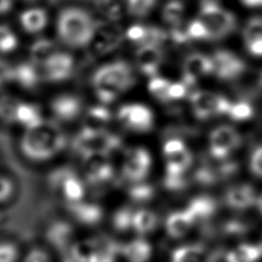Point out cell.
Listing matches in <instances>:
<instances>
[{
    "label": "cell",
    "mask_w": 262,
    "mask_h": 262,
    "mask_svg": "<svg viewBox=\"0 0 262 262\" xmlns=\"http://www.w3.org/2000/svg\"><path fill=\"white\" fill-rule=\"evenodd\" d=\"M55 30L58 39L64 45L83 48L95 39L97 25L87 10L78 6H67L56 16Z\"/></svg>",
    "instance_id": "6da1fadb"
},
{
    "label": "cell",
    "mask_w": 262,
    "mask_h": 262,
    "mask_svg": "<svg viewBox=\"0 0 262 262\" xmlns=\"http://www.w3.org/2000/svg\"><path fill=\"white\" fill-rule=\"evenodd\" d=\"M135 82L131 67L124 60H115L99 67L93 74L92 84L97 98L110 103L130 89Z\"/></svg>",
    "instance_id": "7a4b0ae2"
},
{
    "label": "cell",
    "mask_w": 262,
    "mask_h": 262,
    "mask_svg": "<svg viewBox=\"0 0 262 262\" xmlns=\"http://www.w3.org/2000/svg\"><path fill=\"white\" fill-rule=\"evenodd\" d=\"M64 144L66 137L61 129L55 123L47 121L27 129L20 140L21 151L34 161H45L54 157Z\"/></svg>",
    "instance_id": "3957f363"
},
{
    "label": "cell",
    "mask_w": 262,
    "mask_h": 262,
    "mask_svg": "<svg viewBox=\"0 0 262 262\" xmlns=\"http://www.w3.org/2000/svg\"><path fill=\"white\" fill-rule=\"evenodd\" d=\"M199 18L208 30L209 40L223 39L236 28V18L233 13L214 1L202 3Z\"/></svg>",
    "instance_id": "277c9868"
},
{
    "label": "cell",
    "mask_w": 262,
    "mask_h": 262,
    "mask_svg": "<svg viewBox=\"0 0 262 262\" xmlns=\"http://www.w3.org/2000/svg\"><path fill=\"white\" fill-rule=\"evenodd\" d=\"M121 145V139L110 132L82 129L74 139V148L83 157L93 154L107 155Z\"/></svg>",
    "instance_id": "5b68a950"
},
{
    "label": "cell",
    "mask_w": 262,
    "mask_h": 262,
    "mask_svg": "<svg viewBox=\"0 0 262 262\" xmlns=\"http://www.w3.org/2000/svg\"><path fill=\"white\" fill-rule=\"evenodd\" d=\"M189 100L194 116L201 120L227 114L231 106V102L224 96L206 90L192 92Z\"/></svg>",
    "instance_id": "8992f818"
},
{
    "label": "cell",
    "mask_w": 262,
    "mask_h": 262,
    "mask_svg": "<svg viewBox=\"0 0 262 262\" xmlns=\"http://www.w3.org/2000/svg\"><path fill=\"white\" fill-rule=\"evenodd\" d=\"M118 120L127 129L134 132H147L154 127L155 117L152 111L142 103H127L117 113Z\"/></svg>",
    "instance_id": "52a82bcc"
},
{
    "label": "cell",
    "mask_w": 262,
    "mask_h": 262,
    "mask_svg": "<svg viewBox=\"0 0 262 262\" xmlns=\"http://www.w3.org/2000/svg\"><path fill=\"white\" fill-rule=\"evenodd\" d=\"M241 136L238 132L227 125L215 128L209 138L210 152L214 159H225L228 155L238 147Z\"/></svg>",
    "instance_id": "ba28073f"
},
{
    "label": "cell",
    "mask_w": 262,
    "mask_h": 262,
    "mask_svg": "<svg viewBox=\"0 0 262 262\" xmlns=\"http://www.w3.org/2000/svg\"><path fill=\"white\" fill-rule=\"evenodd\" d=\"M151 166V157L144 147L136 146L127 151L123 173L132 182L142 181L148 174Z\"/></svg>",
    "instance_id": "9c48e42d"
},
{
    "label": "cell",
    "mask_w": 262,
    "mask_h": 262,
    "mask_svg": "<svg viewBox=\"0 0 262 262\" xmlns=\"http://www.w3.org/2000/svg\"><path fill=\"white\" fill-rule=\"evenodd\" d=\"M214 64L213 74L219 79L230 80L241 76L246 70L245 61L232 51L220 49L211 56Z\"/></svg>",
    "instance_id": "30bf717a"
},
{
    "label": "cell",
    "mask_w": 262,
    "mask_h": 262,
    "mask_svg": "<svg viewBox=\"0 0 262 262\" xmlns=\"http://www.w3.org/2000/svg\"><path fill=\"white\" fill-rule=\"evenodd\" d=\"M214 64L211 56L194 52L187 55L182 64L183 82L187 85H193L200 78L213 74Z\"/></svg>",
    "instance_id": "8fae6325"
},
{
    "label": "cell",
    "mask_w": 262,
    "mask_h": 262,
    "mask_svg": "<svg viewBox=\"0 0 262 262\" xmlns=\"http://www.w3.org/2000/svg\"><path fill=\"white\" fill-rule=\"evenodd\" d=\"M42 67L47 80L61 82L71 77L74 70V58L67 52L56 50Z\"/></svg>",
    "instance_id": "7c38bea8"
},
{
    "label": "cell",
    "mask_w": 262,
    "mask_h": 262,
    "mask_svg": "<svg viewBox=\"0 0 262 262\" xmlns=\"http://www.w3.org/2000/svg\"><path fill=\"white\" fill-rule=\"evenodd\" d=\"M52 184L60 188L69 203L80 202L84 198L85 188L82 181L75 173L68 169L57 171L52 176Z\"/></svg>",
    "instance_id": "4fadbf2b"
},
{
    "label": "cell",
    "mask_w": 262,
    "mask_h": 262,
    "mask_svg": "<svg viewBox=\"0 0 262 262\" xmlns=\"http://www.w3.org/2000/svg\"><path fill=\"white\" fill-rule=\"evenodd\" d=\"M87 179L90 183L99 184L113 177L114 169L105 154H93L84 157Z\"/></svg>",
    "instance_id": "5bb4252c"
},
{
    "label": "cell",
    "mask_w": 262,
    "mask_h": 262,
    "mask_svg": "<svg viewBox=\"0 0 262 262\" xmlns=\"http://www.w3.org/2000/svg\"><path fill=\"white\" fill-rule=\"evenodd\" d=\"M163 61V52L159 45H141L136 52V63L142 74L151 78Z\"/></svg>",
    "instance_id": "9a60e30c"
},
{
    "label": "cell",
    "mask_w": 262,
    "mask_h": 262,
    "mask_svg": "<svg viewBox=\"0 0 262 262\" xmlns=\"http://www.w3.org/2000/svg\"><path fill=\"white\" fill-rule=\"evenodd\" d=\"M54 117L63 122H70L79 117L82 112V102L73 94L56 96L50 104Z\"/></svg>",
    "instance_id": "2e32d148"
},
{
    "label": "cell",
    "mask_w": 262,
    "mask_h": 262,
    "mask_svg": "<svg viewBox=\"0 0 262 262\" xmlns=\"http://www.w3.org/2000/svg\"><path fill=\"white\" fill-rule=\"evenodd\" d=\"M227 205L234 209H245L256 204L257 198L254 188L246 183L230 187L225 194Z\"/></svg>",
    "instance_id": "e0dca14e"
},
{
    "label": "cell",
    "mask_w": 262,
    "mask_h": 262,
    "mask_svg": "<svg viewBox=\"0 0 262 262\" xmlns=\"http://www.w3.org/2000/svg\"><path fill=\"white\" fill-rule=\"evenodd\" d=\"M69 210L72 215L84 225H95L102 219V210L99 206L91 203H69Z\"/></svg>",
    "instance_id": "ac0fdd59"
},
{
    "label": "cell",
    "mask_w": 262,
    "mask_h": 262,
    "mask_svg": "<svg viewBox=\"0 0 262 262\" xmlns=\"http://www.w3.org/2000/svg\"><path fill=\"white\" fill-rule=\"evenodd\" d=\"M19 23L27 33L38 34L46 28L48 15L41 7H31L20 13Z\"/></svg>",
    "instance_id": "d6986e66"
},
{
    "label": "cell",
    "mask_w": 262,
    "mask_h": 262,
    "mask_svg": "<svg viewBox=\"0 0 262 262\" xmlns=\"http://www.w3.org/2000/svg\"><path fill=\"white\" fill-rule=\"evenodd\" d=\"M194 223V219L187 210L171 213L166 220L167 233L173 238L184 236Z\"/></svg>",
    "instance_id": "ffe728a7"
},
{
    "label": "cell",
    "mask_w": 262,
    "mask_h": 262,
    "mask_svg": "<svg viewBox=\"0 0 262 262\" xmlns=\"http://www.w3.org/2000/svg\"><path fill=\"white\" fill-rule=\"evenodd\" d=\"M74 262H98L99 248L96 238L75 243L69 253Z\"/></svg>",
    "instance_id": "44dd1931"
},
{
    "label": "cell",
    "mask_w": 262,
    "mask_h": 262,
    "mask_svg": "<svg viewBox=\"0 0 262 262\" xmlns=\"http://www.w3.org/2000/svg\"><path fill=\"white\" fill-rule=\"evenodd\" d=\"M112 120V114L103 105H94L88 108L84 116L83 129L89 131H105V127Z\"/></svg>",
    "instance_id": "7402d4cb"
},
{
    "label": "cell",
    "mask_w": 262,
    "mask_h": 262,
    "mask_svg": "<svg viewBox=\"0 0 262 262\" xmlns=\"http://www.w3.org/2000/svg\"><path fill=\"white\" fill-rule=\"evenodd\" d=\"M128 262H147L151 256V246L142 238H136L121 248Z\"/></svg>",
    "instance_id": "603a6c76"
},
{
    "label": "cell",
    "mask_w": 262,
    "mask_h": 262,
    "mask_svg": "<svg viewBox=\"0 0 262 262\" xmlns=\"http://www.w3.org/2000/svg\"><path fill=\"white\" fill-rule=\"evenodd\" d=\"M11 81L16 82L20 87L26 89L34 88L39 81V75L32 62H23L12 68Z\"/></svg>",
    "instance_id": "cb8c5ba5"
},
{
    "label": "cell",
    "mask_w": 262,
    "mask_h": 262,
    "mask_svg": "<svg viewBox=\"0 0 262 262\" xmlns=\"http://www.w3.org/2000/svg\"><path fill=\"white\" fill-rule=\"evenodd\" d=\"M16 122L25 126L26 129H32L42 124L44 120L36 104L20 101L16 110Z\"/></svg>",
    "instance_id": "d4e9b609"
},
{
    "label": "cell",
    "mask_w": 262,
    "mask_h": 262,
    "mask_svg": "<svg viewBox=\"0 0 262 262\" xmlns=\"http://www.w3.org/2000/svg\"><path fill=\"white\" fill-rule=\"evenodd\" d=\"M206 250L201 245H185L175 249L171 262H207Z\"/></svg>",
    "instance_id": "484cf974"
},
{
    "label": "cell",
    "mask_w": 262,
    "mask_h": 262,
    "mask_svg": "<svg viewBox=\"0 0 262 262\" xmlns=\"http://www.w3.org/2000/svg\"><path fill=\"white\" fill-rule=\"evenodd\" d=\"M165 158L166 174L169 175H183L192 162V155L187 148Z\"/></svg>",
    "instance_id": "4316f807"
},
{
    "label": "cell",
    "mask_w": 262,
    "mask_h": 262,
    "mask_svg": "<svg viewBox=\"0 0 262 262\" xmlns=\"http://www.w3.org/2000/svg\"><path fill=\"white\" fill-rule=\"evenodd\" d=\"M73 234L72 226L66 222H56L47 232L48 241L58 250L66 251Z\"/></svg>",
    "instance_id": "83f0119b"
},
{
    "label": "cell",
    "mask_w": 262,
    "mask_h": 262,
    "mask_svg": "<svg viewBox=\"0 0 262 262\" xmlns=\"http://www.w3.org/2000/svg\"><path fill=\"white\" fill-rule=\"evenodd\" d=\"M261 257L262 247L251 244H242L228 252L230 262H257Z\"/></svg>",
    "instance_id": "f1b7e54d"
},
{
    "label": "cell",
    "mask_w": 262,
    "mask_h": 262,
    "mask_svg": "<svg viewBox=\"0 0 262 262\" xmlns=\"http://www.w3.org/2000/svg\"><path fill=\"white\" fill-rule=\"evenodd\" d=\"M216 209L213 199L209 196H198L191 200L186 210L192 216L194 221L196 219H204L211 216Z\"/></svg>",
    "instance_id": "f546056e"
},
{
    "label": "cell",
    "mask_w": 262,
    "mask_h": 262,
    "mask_svg": "<svg viewBox=\"0 0 262 262\" xmlns=\"http://www.w3.org/2000/svg\"><path fill=\"white\" fill-rule=\"evenodd\" d=\"M158 223L157 215L146 209H140L134 212L133 228L140 234L148 233L152 231Z\"/></svg>",
    "instance_id": "4dcf8cb0"
},
{
    "label": "cell",
    "mask_w": 262,
    "mask_h": 262,
    "mask_svg": "<svg viewBox=\"0 0 262 262\" xmlns=\"http://www.w3.org/2000/svg\"><path fill=\"white\" fill-rule=\"evenodd\" d=\"M55 47L53 42L47 39H40L36 41L31 49H30V54H31V59L34 64H41L43 63L55 52Z\"/></svg>",
    "instance_id": "1f68e13d"
},
{
    "label": "cell",
    "mask_w": 262,
    "mask_h": 262,
    "mask_svg": "<svg viewBox=\"0 0 262 262\" xmlns=\"http://www.w3.org/2000/svg\"><path fill=\"white\" fill-rule=\"evenodd\" d=\"M184 15V5L179 0H171L167 2L163 9V17L166 23L178 29L182 23Z\"/></svg>",
    "instance_id": "d6a6232c"
},
{
    "label": "cell",
    "mask_w": 262,
    "mask_h": 262,
    "mask_svg": "<svg viewBox=\"0 0 262 262\" xmlns=\"http://www.w3.org/2000/svg\"><path fill=\"white\" fill-rule=\"evenodd\" d=\"M134 212L129 207H123L116 211V213L113 216L112 222L113 226L118 231H127L130 228H133V217Z\"/></svg>",
    "instance_id": "836d02e7"
},
{
    "label": "cell",
    "mask_w": 262,
    "mask_h": 262,
    "mask_svg": "<svg viewBox=\"0 0 262 262\" xmlns=\"http://www.w3.org/2000/svg\"><path fill=\"white\" fill-rule=\"evenodd\" d=\"M171 82L160 76H155L149 79L147 88L149 93L160 101H169L168 90Z\"/></svg>",
    "instance_id": "e575fe53"
},
{
    "label": "cell",
    "mask_w": 262,
    "mask_h": 262,
    "mask_svg": "<svg viewBox=\"0 0 262 262\" xmlns=\"http://www.w3.org/2000/svg\"><path fill=\"white\" fill-rule=\"evenodd\" d=\"M16 98L10 95H3L0 97V119L6 123L16 122V110L18 106Z\"/></svg>",
    "instance_id": "d590c367"
},
{
    "label": "cell",
    "mask_w": 262,
    "mask_h": 262,
    "mask_svg": "<svg viewBox=\"0 0 262 262\" xmlns=\"http://www.w3.org/2000/svg\"><path fill=\"white\" fill-rule=\"evenodd\" d=\"M243 39L246 45L262 39V17L254 16L250 18L243 30Z\"/></svg>",
    "instance_id": "8d00e7d4"
},
{
    "label": "cell",
    "mask_w": 262,
    "mask_h": 262,
    "mask_svg": "<svg viewBox=\"0 0 262 262\" xmlns=\"http://www.w3.org/2000/svg\"><path fill=\"white\" fill-rule=\"evenodd\" d=\"M158 0H126L128 12L135 17H143L150 13Z\"/></svg>",
    "instance_id": "74e56055"
},
{
    "label": "cell",
    "mask_w": 262,
    "mask_h": 262,
    "mask_svg": "<svg viewBox=\"0 0 262 262\" xmlns=\"http://www.w3.org/2000/svg\"><path fill=\"white\" fill-rule=\"evenodd\" d=\"M154 187L145 182H135L129 189V195L132 201L137 203H144L154 196Z\"/></svg>",
    "instance_id": "f35d334b"
},
{
    "label": "cell",
    "mask_w": 262,
    "mask_h": 262,
    "mask_svg": "<svg viewBox=\"0 0 262 262\" xmlns=\"http://www.w3.org/2000/svg\"><path fill=\"white\" fill-rule=\"evenodd\" d=\"M18 44V40L14 32L7 26L0 25V52H12Z\"/></svg>",
    "instance_id": "ab89813d"
},
{
    "label": "cell",
    "mask_w": 262,
    "mask_h": 262,
    "mask_svg": "<svg viewBox=\"0 0 262 262\" xmlns=\"http://www.w3.org/2000/svg\"><path fill=\"white\" fill-rule=\"evenodd\" d=\"M254 114L252 105L247 101H237L231 103L227 115L235 121H245L250 119Z\"/></svg>",
    "instance_id": "60d3db41"
},
{
    "label": "cell",
    "mask_w": 262,
    "mask_h": 262,
    "mask_svg": "<svg viewBox=\"0 0 262 262\" xmlns=\"http://www.w3.org/2000/svg\"><path fill=\"white\" fill-rule=\"evenodd\" d=\"M185 32L188 40L198 39V40H209V33L204 25V23L198 17L191 20L187 28H185Z\"/></svg>",
    "instance_id": "b9f144b4"
},
{
    "label": "cell",
    "mask_w": 262,
    "mask_h": 262,
    "mask_svg": "<svg viewBox=\"0 0 262 262\" xmlns=\"http://www.w3.org/2000/svg\"><path fill=\"white\" fill-rule=\"evenodd\" d=\"M18 250L11 243H0V262H16Z\"/></svg>",
    "instance_id": "7bdbcfd3"
},
{
    "label": "cell",
    "mask_w": 262,
    "mask_h": 262,
    "mask_svg": "<svg viewBox=\"0 0 262 262\" xmlns=\"http://www.w3.org/2000/svg\"><path fill=\"white\" fill-rule=\"evenodd\" d=\"M188 86L182 82H171L168 90L169 100H177L183 98L187 94Z\"/></svg>",
    "instance_id": "ee69618b"
},
{
    "label": "cell",
    "mask_w": 262,
    "mask_h": 262,
    "mask_svg": "<svg viewBox=\"0 0 262 262\" xmlns=\"http://www.w3.org/2000/svg\"><path fill=\"white\" fill-rule=\"evenodd\" d=\"M250 167L255 175L262 177V145L254 149L251 156Z\"/></svg>",
    "instance_id": "f6af8a7d"
},
{
    "label": "cell",
    "mask_w": 262,
    "mask_h": 262,
    "mask_svg": "<svg viewBox=\"0 0 262 262\" xmlns=\"http://www.w3.org/2000/svg\"><path fill=\"white\" fill-rule=\"evenodd\" d=\"M186 146H185V143L179 139V138H171L169 140H167L165 143H164V146H163V152L166 156H170V155H173V154H176L178 151H181L183 149H185Z\"/></svg>",
    "instance_id": "bcb514c9"
},
{
    "label": "cell",
    "mask_w": 262,
    "mask_h": 262,
    "mask_svg": "<svg viewBox=\"0 0 262 262\" xmlns=\"http://www.w3.org/2000/svg\"><path fill=\"white\" fill-rule=\"evenodd\" d=\"M24 262H51V261L46 251L39 248H34L27 254Z\"/></svg>",
    "instance_id": "7dc6e473"
},
{
    "label": "cell",
    "mask_w": 262,
    "mask_h": 262,
    "mask_svg": "<svg viewBox=\"0 0 262 262\" xmlns=\"http://www.w3.org/2000/svg\"><path fill=\"white\" fill-rule=\"evenodd\" d=\"M165 185L172 190L180 189L185 185V180L183 178V175H169L166 174L165 177Z\"/></svg>",
    "instance_id": "c3c4849f"
},
{
    "label": "cell",
    "mask_w": 262,
    "mask_h": 262,
    "mask_svg": "<svg viewBox=\"0 0 262 262\" xmlns=\"http://www.w3.org/2000/svg\"><path fill=\"white\" fill-rule=\"evenodd\" d=\"M12 183L4 176H0V202L6 201L12 193Z\"/></svg>",
    "instance_id": "681fc988"
},
{
    "label": "cell",
    "mask_w": 262,
    "mask_h": 262,
    "mask_svg": "<svg viewBox=\"0 0 262 262\" xmlns=\"http://www.w3.org/2000/svg\"><path fill=\"white\" fill-rule=\"evenodd\" d=\"M12 67H10L5 60L0 59V86L4 83L11 81Z\"/></svg>",
    "instance_id": "f907efd6"
},
{
    "label": "cell",
    "mask_w": 262,
    "mask_h": 262,
    "mask_svg": "<svg viewBox=\"0 0 262 262\" xmlns=\"http://www.w3.org/2000/svg\"><path fill=\"white\" fill-rule=\"evenodd\" d=\"M248 51L255 56H262V39L246 45Z\"/></svg>",
    "instance_id": "816d5d0a"
},
{
    "label": "cell",
    "mask_w": 262,
    "mask_h": 262,
    "mask_svg": "<svg viewBox=\"0 0 262 262\" xmlns=\"http://www.w3.org/2000/svg\"><path fill=\"white\" fill-rule=\"evenodd\" d=\"M12 0H0V14L8 12L12 7Z\"/></svg>",
    "instance_id": "f5cc1de1"
},
{
    "label": "cell",
    "mask_w": 262,
    "mask_h": 262,
    "mask_svg": "<svg viewBox=\"0 0 262 262\" xmlns=\"http://www.w3.org/2000/svg\"><path fill=\"white\" fill-rule=\"evenodd\" d=\"M242 2L250 7H259L262 6V0H242Z\"/></svg>",
    "instance_id": "db71d44e"
},
{
    "label": "cell",
    "mask_w": 262,
    "mask_h": 262,
    "mask_svg": "<svg viewBox=\"0 0 262 262\" xmlns=\"http://www.w3.org/2000/svg\"><path fill=\"white\" fill-rule=\"evenodd\" d=\"M256 205H257V208L258 210L260 211V213L262 214V194L260 196L257 198V201H256Z\"/></svg>",
    "instance_id": "11a10c76"
},
{
    "label": "cell",
    "mask_w": 262,
    "mask_h": 262,
    "mask_svg": "<svg viewBox=\"0 0 262 262\" xmlns=\"http://www.w3.org/2000/svg\"><path fill=\"white\" fill-rule=\"evenodd\" d=\"M28 1H35V0H28Z\"/></svg>",
    "instance_id": "9f6ffc18"
}]
</instances>
